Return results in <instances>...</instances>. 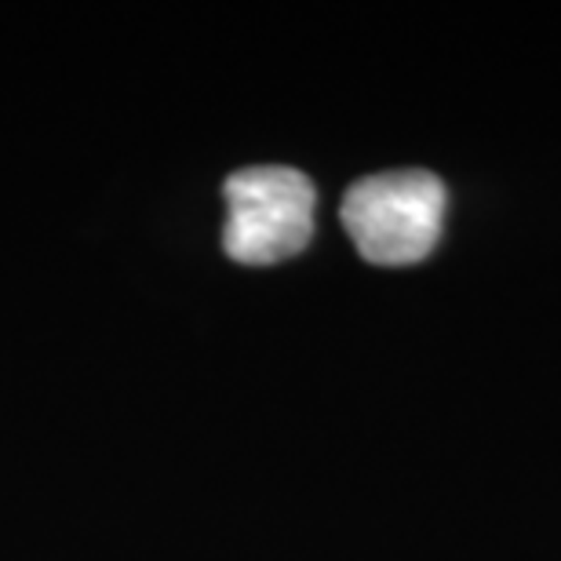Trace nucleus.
Listing matches in <instances>:
<instances>
[{
  "mask_svg": "<svg viewBox=\"0 0 561 561\" xmlns=\"http://www.w3.org/2000/svg\"><path fill=\"white\" fill-rule=\"evenodd\" d=\"M445 183L423 168L379 172L343 197V227L354 249L376 266H409L434 252L445 222Z\"/></svg>",
  "mask_w": 561,
  "mask_h": 561,
  "instance_id": "f257e3e1",
  "label": "nucleus"
},
{
  "mask_svg": "<svg viewBox=\"0 0 561 561\" xmlns=\"http://www.w3.org/2000/svg\"><path fill=\"white\" fill-rule=\"evenodd\" d=\"M227 194V230L222 249L244 266H271L291 260L313 238V183L296 168L252 164L222 186Z\"/></svg>",
  "mask_w": 561,
  "mask_h": 561,
  "instance_id": "f03ea898",
  "label": "nucleus"
}]
</instances>
